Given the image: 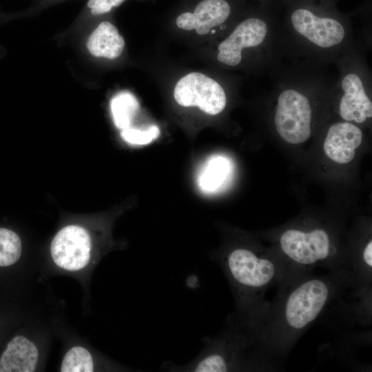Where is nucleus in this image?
I'll list each match as a JSON object with an SVG mask.
<instances>
[{
	"mask_svg": "<svg viewBox=\"0 0 372 372\" xmlns=\"http://www.w3.org/2000/svg\"><path fill=\"white\" fill-rule=\"evenodd\" d=\"M353 285V276L347 270L324 276L311 271L290 275L278 286L276 300L247 327L258 350L286 355L337 296Z\"/></svg>",
	"mask_w": 372,
	"mask_h": 372,
	"instance_id": "nucleus-1",
	"label": "nucleus"
},
{
	"mask_svg": "<svg viewBox=\"0 0 372 372\" xmlns=\"http://www.w3.org/2000/svg\"><path fill=\"white\" fill-rule=\"evenodd\" d=\"M327 67L307 61H291L269 76V96L275 101L273 122L285 141L299 144L308 140L315 105L332 99L335 79Z\"/></svg>",
	"mask_w": 372,
	"mask_h": 372,
	"instance_id": "nucleus-2",
	"label": "nucleus"
},
{
	"mask_svg": "<svg viewBox=\"0 0 372 372\" xmlns=\"http://www.w3.org/2000/svg\"><path fill=\"white\" fill-rule=\"evenodd\" d=\"M280 21L287 59L328 66L354 40L352 25L332 6L314 0L291 2Z\"/></svg>",
	"mask_w": 372,
	"mask_h": 372,
	"instance_id": "nucleus-3",
	"label": "nucleus"
},
{
	"mask_svg": "<svg viewBox=\"0 0 372 372\" xmlns=\"http://www.w3.org/2000/svg\"><path fill=\"white\" fill-rule=\"evenodd\" d=\"M218 260L234 294V318L246 327L252 326L269 304L264 299L267 291L289 276L285 263L244 247L231 249Z\"/></svg>",
	"mask_w": 372,
	"mask_h": 372,
	"instance_id": "nucleus-4",
	"label": "nucleus"
},
{
	"mask_svg": "<svg viewBox=\"0 0 372 372\" xmlns=\"http://www.w3.org/2000/svg\"><path fill=\"white\" fill-rule=\"evenodd\" d=\"M217 61L227 67L245 65L269 76L287 59L280 20L264 12L240 22L217 47Z\"/></svg>",
	"mask_w": 372,
	"mask_h": 372,
	"instance_id": "nucleus-5",
	"label": "nucleus"
},
{
	"mask_svg": "<svg viewBox=\"0 0 372 372\" xmlns=\"http://www.w3.org/2000/svg\"><path fill=\"white\" fill-rule=\"evenodd\" d=\"M338 70L332 99L345 121L364 124L372 117V79L362 48L355 39L333 63Z\"/></svg>",
	"mask_w": 372,
	"mask_h": 372,
	"instance_id": "nucleus-6",
	"label": "nucleus"
},
{
	"mask_svg": "<svg viewBox=\"0 0 372 372\" xmlns=\"http://www.w3.org/2000/svg\"><path fill=\"white\" fill-rule=\"evenodd\" d=\"M202 351L189 363L172 365L167 369L176 371L224 372L242 369L247 349L255 343L247 330L232 318L228 328L219 335L207 338Z\"/></svg>",
	"mask_w": 372,
	"mask_h": 372,
	"instance_id": "nucleus-7",
	"label": "nucleus"
},
{
	"mask_svg": "<svg viewBox=\"0 0 372 372\" xmlns=\"http://www.w3.org/2000/svg\"><path fill=\"white\" fill-rule=\"evenodd\" d=\"M174 96L180 105L197 106L209 115L221 113L227 103L223 86L199 72H192L181 78L175 86Z\"/></svg>",
	"mask_w": 372,
	"mask_h": 372,
	"instance_id": "nucleus-8",
	"label": "nucleus"
},
{
	"mask_svg": "<svg viewBox=\"0 0 372 372\" xmlns=\"http://www.w3.org/2000/svg\"><path fill=\"white\" fill-rule=\"evenodd\" d=\"M91 247V239L87 230L78 225H68L54 237L50 246L51 256L59 267L77 271L88 264Z\"/></svg>",
	"mask_w": 372,
	"mask_h": 372,
	"instance_id": "nucleus-9",
	"label": "nucleus"
},
{
	"mask_svg": "<svg viewBox=\"0 0 372 372\" xmlns=\"http://www.w3.org/2000/svg\"><path fill=\"white\" fill-rule=\"evenodd\" d=\"M231 8L226 0H203L200 1L193 13L184 12L176 19L178 28L195 30L200 35L208 34L212 28L219 26L221 30L229 18Z\"/></svg>",
	"mask_w": 372,
	"mask_h": 372,
	"instance_id": "nucleus-10",
	"label": "nucleus"
},
{
	"mask_svg": "<svg viewBox=\"0 0 372 372\" xmlns=\"http://www.w3.org/2000/svg\"><path fill=\"white\" fill-rule=\"evenodd\" d=\"M360 128L349 121L337 122L330 125L324 141V151L333 161L345 164L353 160L355 149L362 143Z\"/></svg>",
	"mask_w": 372,
	"mask_h": 372,
	"instance_id": "nucleus-11",
	"label": "nucleus"
},
{
	"mask_svg": "<svg viewBox=\"0 0 372 372\" xmlns=\"http://www.w3.org/2000/svg\"><path fill=\"white\" fill-rule=\"evenodd\" d=\"M38 358V349L32 342L24 336H16L1 356L0 372L34 371Z\"/></svg>",
	"mask_w": 372,
	"mask_h": 372,
	"instance_id": "nucleus-12",
	"label": "nucleus"
},
{
	"mask_svg": "<svg viewBox=\"0 0 372 372\" xmlns=\"http://www.w3.org/2000/svg\"><path fill=\"white\" fill-rule=\"evenodd\" d=\"M125 40L108 21L101 22L88 38L87 48L94 56L114 59L121 55Z\"/></svg>",
	"mask_w": 372,
	"mask_h": 372,
	"instance_id": "nucleus-13",
	"label": "nucleus"
},
{
	"mask_svg": "<svg viewBox=\"0 0 372 372\" xmlns=\"http://www.w3.org/2000/svg\"><path fill=\"white\" fill-rule=\"evenodd\" d=\"M138 109V100L127 91L118 93L110 101V110L114 124L121 130L130 127Z\"/></svg>",
	"mask_w": 372,
	"mask_h": 372,
	"instance_id": "nucleus-14",
	"label": "nucleus"
},
{
	"mask_svg": "<svg viewBox=\"0 0 372 372\" xmlns=\"http://www.w3.org/2000/svg\"><path fill=\"white\" fill-rule=\"evenodd\" d=\"M229 172V163L225 158L213 156L200 174L198 185L205 192H214L223 184Z\"/></svg>",
	"mask_w": 372,
	"mask_h": 372,
	"instance_id": "nucleus-15",
	"label": "nucleus"
},
{
	"mask_svg": "<svg viewBox=\"0 0 372 372\" xmlns=\"http://www.w3.org/2000/svg\"><path fill=\"white\" fill-rule=\"evenodd\" d=\"M21 242L13 231L0 228V267L16 263L21 254Z\"/></svg>",
	"mask_w": 372,
	"mask_h": 372,
	"instance_id": "nucleus-16",
	"label": "nucleus"
},
{
	"mask_svg": "<svg viewBox=\"0 0 372 372\" xmlns=\"http://www.w3.org/2000/svg\"><path fill=\"white\" fill-rule=\"evenodd\" d=\"M94 362L90 353L81 347L70 349L63 358L61 371L62 372H92Z\"/></svg>",
	"mask_w": 372,
	"mask_h": 372,
	"instance_id": "nucleus-17",
	"label": "nucleus"
},
{
	"mask_svg": "<svg viewBox=\"0 0 372 372\" xmlns=\"http://www.w3.org/2000/svg\"><path fill=\"white\" fill-rule=\"evenodd\" d=\"M160 134L156 125H152L146 130H141L128 127L122 130L121 137L127 143L134 145H146L156 139Z\"/></svg>",
	"mask_w": 372,
	"mask_h": 372,
	"instance_id": "nucleus-18",
	"label": "nucleus"
},
{
	"mask_svg": "<svg viewBox=\"0 0 372 372\" xmlns=\"http://www.w3.org/2000/svg\"><path fill=\"white\" fill-rule=\"evenodd\" d=\"M125 0H88L86 7L93 16L109 12L113 8L119 6Z\"/></svg>",
	"mask_w": 372,
	"mask_h": 372,
	"instance_id": "nucleus-19",
	"label": "nucleus"
}]
</instances>
